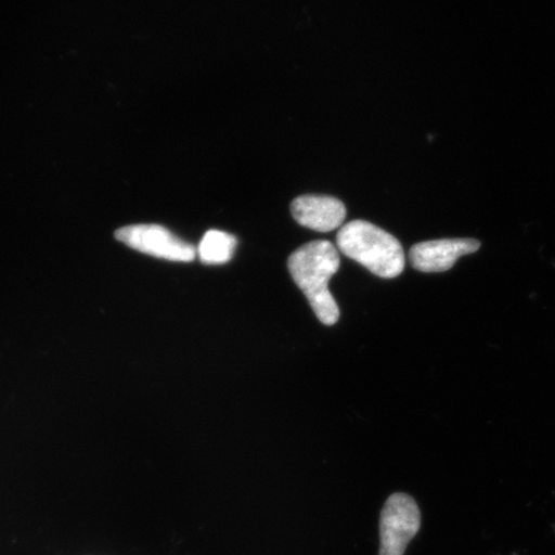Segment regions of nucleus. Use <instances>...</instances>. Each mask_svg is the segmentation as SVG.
Returning <instances> with one entry per match:
<instances>
[{"mask_svg":"<svg viewBox=\"0 0 555 555\" xmlns=\"http://www.w3.org/2000/svg\"><path fill=\"white\" fill-rule=\"evenodd\" d=\"M237 238L234 235L220 232L208 231L197 248V256L205 266H224L232 260Z\"/></svg>","mask_w":555,"mask_h":555,"instance_id":"nucleus-7","label":"nucleus"},{"mask_svg":"<svg viewBox=\"0 0 555 555\" xmlns=\"http://www.w3.org/2000/svg\"><path fill=\"white\" fill-rule=\"evenodd\" d=\"M421 529V512L414 499L402 492L387 499L379 520V555H404Z\"/></svg>","mask_w":555,"mask_h":555,"instance_id":"nucleus-3","label":"nucleus"},{"mask_svg":"<svg viewBox=\"0 0 555 555\" xmlns=\"http://www.w3.org/2000/svg\"><path fill=\"white\" fill-rule=\"evenodd\" d=\"M341 260L328 241L307 243L289 256L288 270L317 318L325 325L338 322L339 308L330 291V281L338 272Z\"/></svg>","mask_w":555,"mask_h":555,"instance_id":"nucleus-1","label":"nucleus"},{"mask_svg":"<svg viewBox=\"0 0 555 555\" xmlns=\"http://www.w3.org/2000/svg\"><path fill=\"white\" fill-rule=\"evenodd\" d=\"M480 241L450 238L416 243L409 253L412 266L422 273H443L455 266L462 256L480 249Z\"/></svg>","mask_w":555,"mask_h":555,"instance_id":"nucleus-5","label":"nucleus"},{"mask_svg":"<svg viewBox=\"0 0 555 555\" xmlns=\"http://www.w3.org/2000/svg\"><path fill=\"white\" fill-rule=\"evenodd\" d=\"M116 240L137 251L178 262H192L197 249L172 234L169 229L156 224L129 225L116 232Z\"/></svg>","mask_w":555,"mask_h":555,"instance_id":"nucleus-4","label":"nucleus"},{"mask_svg":"<svg viewBox=\"0 0 555 555\" xmlns=\"http://www.w3.org/2000/svg\"><path fill=\"white\" fill-rule=\"evenodd\" d=\"M337 246L347 258L363 266L374 275L392 280L405 269L401 243L377 225L353 220L339 229Z\"/></svg>","mask_w":555,"mask_h":555,"instance_id":"nucleus-2","label":"nucleus"},{"mask_svg":"<svg viewBox=\"0 0 555 555\" xmlns=\"http://www.w3.org/2000/svg\"><path fill=\"white\" fill-rule=\"evenodd\" d=\"M291 212L298 224L315 232L327 233L344 224L346 207L343 201L330 196L297 197L291 204Z\"/></svg>","mask_w":555,"mask_h":555,"instance_id":"nucleus-6","label":"nucleus"}]
</instances>
